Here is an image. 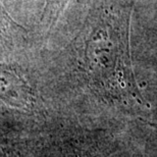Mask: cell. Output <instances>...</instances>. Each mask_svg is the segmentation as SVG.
I'll return each mask as SVG.
<instances>
[{"label": "cell", "instance_id": "1", "mask_svg": "<svg viewBox=\"0 0 157 157\" xmlns=\"http://www.w3.org/2000/svg\"><path fill=\"white\" fill-rule=\"evenodd\" d=\"M132 11L133 6L127 0H108L102 5L85 34L81 71L97 96L157 131V122L146 113L151 106L144 98L132 63Z\"/></svg>", "mask_w": 157, "mask_h": 157}, {"label": "cell", "instance_id": "2", "mask_svg": "<svg viewBox=\"0 0 157 157\" xmlns=\"http://www.w3.org/2000/svg\"><path fill=\"white\" fill-rule=\"evenodd\" d=\"M0 101L21 110H31L36 104L35 93L17 65L0 63Z\"/></svg>", "mask_w": 157, "mask_h": 157}, {"label": "cell", "instance_id": "3", "mask_svg": "<svg viewBox=\"0 0 157 157\" xmlns=\"http://www.w3.org/2000/svg\"><path fill=\"white\" fill-rule=\"evenodd\" d=\"M24 32L26 29L12 20L0 0V43H13Z\"/></svg>", "mask_w": 157, "mask_h": 157}, {"label": "cell", "instance_id": "4", "mask_svg": "<svg viewBox=\"0 0 157 157\" xmlns=\"http://www.w3.org/2000/svg\"><path fill=\"white\" fill-rule=\"evenodd\" d=\"M0 157H8L7 150L2 146H0Z\"/></svg>", "mask_w": 157, "mask_h": 157}]
</instances>
